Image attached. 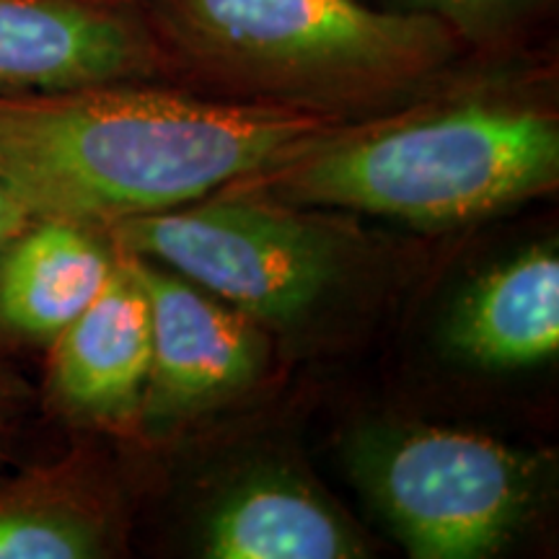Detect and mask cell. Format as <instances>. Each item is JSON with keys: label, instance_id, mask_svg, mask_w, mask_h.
Here are the masks:
<instances>
[{"label": "cell", "instance_id": "cell-15", "mask_svg": "<svg viewBox=\"0 0 559 559\" xmlns=\"http://www.w3.org/2000/svg\"><path fill=\"white\" fill-rule=\"evenodd\" d=\"M5 438V391L0 386V445H3Z\"/></svg>", "mask_w": 559, "mask_h": 559}, {"label": "cell", "instance_id": "cell-8", "mask_svg": "<svg viewBox=\"0 0 559 559\" xmlns=\"http://www.w3.org/2000/svg\"><path fill=\"white\" fill-rule=\"evenodd\" d=\"M47 394L75 423L135 417L151 373V309L122 251L107 283L52 342Z\"/></svg>", "mask_w": 559, "mask_h": 559}, {"label": "cell", "instance_id": "cell-10", "mask_svg": "<svg viewBox=\"0 0 559 559\" xmlns=\"http://www.w3.org/2000/svg\"><path fill=\"white\" fill-rule=\"evenodd\" d=\"M115 262L102 228L32 218L0 254V330L50 345L96 298Z\"/></svg>", "mask_w": 559, "mask_h": 559}, {"label": "cell", "instance_id": "cell-3", "mask_svg": "<svg viewBox=\"0 0 559 559\" xmlns=\"http://www.w3.org/2000/svg\"><path fill=\"white\" fill-rule=\"evenodd\" d=\"M143 9L169 83L345 120L423 94L479 50L449 19L368 0H143Z\"/></svg>", "mask_w": 559, "mask_h": 559}, {"label": "cell", "instance_id": "cell-1", "mask_svg": "<svg viewBox=\"0 0 559 559\" xmlns=\"http://www.w3.org/2000/svg\"><path fill=\"white\" fill-rule=\"evenodd\" d=\"M342 122L169 81L0 94V177L32 218L107 230L283 164Z\"/></svg>", "mask_w": 559, "mask_h": 559}, {"label": "cell", "instance_id": "cell-6", "mask_svg": "<svg viewBox=\"0 0 559 559\" xmlns=\"http://www.w3.org/2000/svg\"><path fill=\"white\" fill-rule=\"evenodd\" d=\"M124 257L151 309V373L138 409L145 428L169 430L260 381L270 353L262 324L177 272Z\"/></svg>", "mask_w": 559, "mask_h": 559}, {"label": "cell", "instance_id": "cell-7", "mask_svg": "<svg viewBox=\"0 0 559 559\" xmlns=\"http://www.w3.org/2000/svg\"><path fill=\"white\" fill-rule=\"evenodd\" d=\"M169 81L143 0H0V94Z\"/></svg>", "mask_w": 559, "mask_h": 559}, {"label": "cell", "instance_id": "cell-11", "mask_svg": "<svg viewBox=\"0 0 559 559\" xmlns=\"http://www.w3.org/2000/svg\"><path fill=\"white\" fill-rule=\"evenodd\" d=\"M459 358L489 370L526 368L559 349V260L536 247L481 275L453 306L445 330Z\"/></svg>", "mask_w": 559, "mask_h": 559}, {"label": "cell", "instance_id": "cell-5", "mask_svg": "<svg viewBox=\"0 0 559 559\" xmlns=\"http://www.w3.org/2000/svg\"><path fill=\"white\" fill-rule=\"evenodd\" d=\"M104 234L122 254L158 260L257 324L304 319L345 262V236L317 215L234 187Z\"/></svg>", "mask_w": 559, "mask_h": 559}, {"label": "cell", "instance_id": "cell-14", "mask_svg": "<svg viewBox=\"0 0 559 559\" xmlns=\"http://www.w3.org/2000/svg\"><path fill=\"white\" fill-rule=\"evenodd\" d=\"M29 221V210H26L24 202L16 198V192L11 190L9 181L0 177V254H3L13 236H16Z\"/></svg>", "mask_w": 559, "mask_h": 559}, {"label": "cell", "instance_id": "cell-4", "mask_svg": "<svg viewBox=\"0 0 559 559\" xmlns=\"http://www.w3.org/2000/svg\"><path fill=\"white\" fill-rule=\"evenodd\" d=\"M349 477L417 559H487L528 526L549 461L477 432L370 425L347 443Z\"/></svg>", "mask_w": 559, "mask_h": 559}, {"label": "cell", "instance_id": "cell-13", "mask_svg": "<svg viewBox=\"0 0 559 559\" xmlns=\"http://www.w3.org/2000/svg\"><path fill=\"white\" fill-rule=\"evenodd\" d=\"M402 3H407L404 9L409 11H425L449 19L477 45V39H474V16L506 9V5L519 3V0H402Z\"/></svg>", "mask_w": 559, "mask_h": 559}, {"label": "cell", "instance_id": "cell-9", "mask_svg": "<svg viewBox=\"0 0 559 559\" xmlns=\"http://www.w3.org/2000/svg\"><path fill=\"white\" fill-rule=\"evenodd\" d=\"M202 557L355 559L368 547L345 515L298 474L260 466L236 479L207 513Z\"/></svg>", "mask_w": 559, "mask_h": 559}, {"label": "cell", "instance_id": "cell-12", "mask_svg": "<svg viewBox=\"0 0 559 559\" xmlns=\"http://www.w3.org/2000/svg\"><path fill=\"white\" fill-rule=\"evenodd\" d=\"M115 547V513L79 469L0 479V559H94Z\"/></svg>", "mask_w": 559, "mask_h": 559}, {"label": "cell", "instance_id": "cell-2", "mask_svg": "<svg viewBox=\"0 0 559 559\" xmlns=\"http://www.w3.org/2000/svg\"><path fill=\"white\" fill-rule=\"evenodd\" d=\"M547 70H495L479 50L423 94L347 120L234 190L419 228L489 218L559 181Z\"/></svg>", "mask_w": 559, "mask_h": 559}]
</instances>
